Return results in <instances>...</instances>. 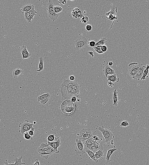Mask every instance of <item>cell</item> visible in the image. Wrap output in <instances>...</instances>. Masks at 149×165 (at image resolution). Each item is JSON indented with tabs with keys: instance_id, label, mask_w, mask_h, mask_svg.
<instances>
[{
	"instance_id": "cell-35",
	"label": "cell",
	"mask_w": 149,
	"mask_h": 165,
	"mask_svg": "<svg viewBox=\"0 0 149 165\" xmlns=\"http://www.w3.org/2000/svg\"><path fill=\"white\" fill-rule=\"evenodd\" d=\"M129 125V122L128 121H122L121 123L120 126H122L123 127H128Z\"/></svg>"
},
{
	"instance_id": "cell-9",
	"label": "cell",
	"mask_w": 149,
	"mask_h": 165,
	"mask_svg": "<svg viewBox=\"0 0 149 165\" xmlns=\"http://www.w3.org/2000/svg\"><path fill=\"white\" fill-rule=\"evenodd\" d=\"M75 141L76 143L74 144L76 147V153L77 154H84L85 151L84 143L81 139L78 138L76 139Z\"/></svg>"
},
{
	"instance_id": "cell-33",
	"label": "cell",
	"mask_w": 149,
	"mask_h": 165,
	"mask_svg": "<svg viewBox=\"0 0 149 165\" xmlns=\"http://www.w3.org/2000/svg\"><path fill=\"white\" fill-rule=\"evenodd\" d=\"M25 18L27 21L28 23H31V21L30 19V16L29 12H25Z\"/></svg>"
},
{
	"instance_id": "cell-29",
	"label": "cell",
	"mask_w": 149,
	"mask_h": 165,
	"mask_svg": "<svg viewBox=\"0 0 149 165\" xmlns=\"http://www.w3.org/2000/svg\"><path fill=\"white\" fill-rule=\"evenodd\" d=\"M30 16V19L31 21L33 19L34 17L36 15V14L37 12L35 9L34 6H33L32 8L29 12Z\"/></svg>"
},
{
	"instance_id": "cell-36",
	"label": "cell",
	"mask_w": 149,
	"mask_h": 165,
	"mask_svg": "<svg viewBox=\"0 0 149 165\" xmlns=\"http://www.w3.org/2000/svg\"><path fill=\"white\" fill-rule=\"evenodd\" d=\"M96 43L94 41H91L88 42V46L89 47H93L95 46Z\"/></svg>"
},
{
	"instance_id": "cell-18",
	"label": "cell",
	"mask_w": 149,
	"mask_h": 165,
	"mask_svg": "<svg viewBox=\"0 0 149 165\" xmlns=\"http://www.w3.org/2000/svg\"><path fill=\"white\" fill-rule=\"evenodd\" d=\"M23 157L21 156L19 158H16L15 159V162H10L9 163H8L7 160L6 162H5V165H23L25 164V163H23L22 162Z\"/></svg>"
},
{
	"instance_id": "cell-10",
	"label": "cell",
	"mask_w": 149,
	"mask_h": 165,
	"mask_svg": "<svg viewBox=\"0 0 149 165\" xmlns=\"http://www.w3.org/2000/svg\"><path fill=\"white\" fill-rule=\"evenodd\" d=\"M18 50L22 55L23 60L29 59L31 56V53L28 52L27 47L25 45H23L21 47H19Z\"/></svg>"
},
{
	"instance_id": "cell-49",
	"label": "cell",
	"mask_w": 149,
	"mask_h": 165,
	"mask_svg": "<svg viewBox=\"0 0 149 165\" xmlns=\"http://www.w3.org/2000/svg\"><path fill=\"white\" fill-rule=\"evenodd\" d=\"M36 122H34V123H34V124H36Z\"/></svg>"
},
{
	"instance_id": "cell-2",
	"label": "cell",
	"mask_w": 149,
	"mask_h": 165,
	"mask_svg": "<svg viewBox=\"0 0 149 165\" xmlns=\"http://www.w3.org/2000/svg\"><path fill=\"white\" fill-rule=\"evenodd\" d=\"M72 87L67 86L63 82L62 84L61 88V92L62 94V100L71 99L73 97L72 90Z\"/></svg>"
},
{
	"instance_id": "cell-26",
	"label": "cell",
	"mask_w": 149,
	"mask_h": 165,
	"mask_svg": "<svg viewBox=\"0 0 149 165\" xmlns=\"http://www.w3.org/2000/svg\"><path fill=\"white\" fill-rule=\"evenodd\" d=\"M117 12V8L116 6H113L111 7V10L109 12H107L105 14L106 15L109 16L111 15H116V13Z\"/></svg>"
},
{
	"instance_id": "cell-31",
	"label": "cell",
	"mask_w": 149,
	"mask_h": 165,
	"mask_svg": "<svg viewBox=\"0 0 149 165\" xmlns=\"http://www.w3.org/2000/svg\"><path fill=\"white\" fill-rule=\"evenodd\" d=\"M54 10L55 12L57 14L61 13V12L62 11L63 9L61 6H54Z\"/></svg>"
},
{
	"instance_id": "cell-42",
	"label": "cell",
	"mask_w": 149,
	"mask_h": 165,
	"mask_svg": "<svg viewBox=\"0 0 149 165\" xmlns=\"http://www.w3.org/2000/svg\"><path fill=\"white\" fill-rule=\"evenodd\" d=\"M107 85H108V86L110 87L111 88L113 87L114 86V84L111 81L108 82V83H107Z\"/></svg>"
},
{
	"instance_id": "cell-25",
	"label": "cell",
	"mask_w": 149,
	"mask_h": 165,
	"mask_svg": "<svg viewBox=\"0 0 149 165\" xmlns=\"http://www.w3.org/2000/svg\"><path fill=\"white\" fill-rule=\"evenodd\" d=\"M39 63L38 65V68L39 69L37 70V72H40L43 71L44 69V60L42 57H39Z\"/></svg>"
},
{
	"instance_id": "cell-41",
	"label": "cell",
	"mask_w": 149,
	"mask_h": 165,
	"mask_svg": "<svg viewBox=\"0 0 149 165\" xmlns=\"http://www.w3.org/2000/svg\"><path fill=\"white\" fill-rule=\"evenodd\" d=\"M32 165H40V162H39L38 159H35L34 163L32 164Z\"/></svg>"
},
{
	"instance_id": "cell-24",
	"label": "cell",
	"mask_w": 149,
	"mask_h": 165,
	"mask_svg": "<svg viewBox=\"0 0 149 165\" xmlns=\"http://www.w3.org/2000/svg\"><path fill=\"white\" fill-rule=\"evenodd\" d=\"M23 71L20 69L16 68L13 70L12 72V74L14 78L17 79L22 74Z\"/></svg>"
},
{
	"instance_id": "cell-23",
	"label": "cell",
	"mask_w": 149,
	"mask_h": 165,
	"mask_svg": "<svg viewBox=\"0 0 149 165\" xmlns=\"http://www.w3.org/2000/svg\"><path fill=\"white\" fill-rule=\"evenodd\" d=\"M107 81H111L112 82L114 83L115 82H119L120 81V79L119 78H117L116 76V74L111 75H108L107 77Z\"/></svg>"
},
{
	"instance_id": "cell-17",
	"label": "cell",
	"mask_w": 149,
	"mask_h": 165,
	"mask_svg": "<svg viewBox=\"0 0 149 165\" xmlns=\"http://www.w3.org/2000/svg\"><path fill=\"white\" fill-rule=\"evenodd\" d=\"M117 149L115 146H110L107 147V152L106 156V160L108 162H110V158L111 155L115 151H117Z\"/></svg>"
},
{
	"instance_id": "cell-14",
	"label": "cell",
	"mask_w": 149,
	"mask_h": 165,
	"mask_svg": "<svg viewBox=\"0 0 149 165\" xmlns=\"http://www.w3.org/2000/svg\"><path fill=\"white\" fill-rule=\"evenodd\" d=\"M51 96L50 94L49 93L44 94L38 97L37 100L38 102H40V103L42 104L45 105L47 104Z\"/></svg>"
},
{
	"instance_id": "cell-48",
	"label": "cell",
	"mask_w": 149,
	"mask_h": 165,
	"mask_svg": "<svg viewBox=\"0 0 149 165\" xmlns=\"http://www.w3.org/2000/svg\"><path fill=\"white\" fill-rule=\"evenodd\" d=\"M85 19L86 20L87 22H88L89 21V18L87 16H85Z\"/></svg>"
},
{
	"instance_id": "cell-1",
	"label": "cell",
	"mask_w": 149,
	"mask_h": 165,
	"mask_svg": "<svg viewBox=\"0 0 149 165\" xmlns=\"http://www.w3.org/2000/svg\"><path fill=\"white\" fill-rule=\"evenodd\" d=\"M75 105L70 100H66L62 103L61 106L62 112L66 115L72 114L75 110Z\"/></svg>"
},
{
	"instance_id": "cell-39",
	"label": "cell",
	"mask_w": 149,
	"mask_h": 165,
	"mask_svg": "<svg viewBox=\"0 0 149 165\" xmlns=\"http://www.w3.org/2000/svg\"><path fill=\"white\" fill-rule=\"evenodd\" d=\"M101 49L103 52L104 53L107 52L108 48H107V46H106V45H102V46H101Z\"/></svg>"
},
{
	"instance_id": "cell-8",
	"label": "cell",
	"mask_w": 149,
	"mask_h": 165,
	"mask_svg": "<svg viewBox=\"0 0 149 165\" xmlns=\"http://www.w3.org/2000/svg\"><path fill=\"white\" fill-rule=\"evenodd\" d=\"M88 42L87 39L85 37H81L75 41V47L76 49H82L88 46Z\"/></svg>"
},
{
	"instance_id": "cell-3",
	"label": "cell",
	"mask_w": 149,
	"mask_h": 165,
	"mask_svg": "<svg viewBox=\"0 0 149 165\" xmlns=\"http://www.w3.org/2000/svg\"><path fill=\"white\" fill-rule=\"evenodd\" d=\"M54 3L52 0H49L47 3L46 9L47 11L48 17L53 21H55L58 19L61 13H56L54 10Z\"/></svg>"
},
{
	"instance_id": "cell-22",
	"label": "cell",
	"mask_w": 149,
	"mask_h": 165,
	"mask_svg": "<svg viewBox=\"0 0 149 165\" xmlns=\"http://www.w3.org/2000/svg\"><path fill=\"white\" fill-rule=\"evenodd\" d=\"M85 151H86L89 156L91 160L93 161L96 163L98 162V160L96 159L94 153H93L92 151L89 150H85Z\"/></svg>"
},
{
	"instance_id": "cell-7",
	"label": "cell",
	"mask_w": 149,
	"mask_h": 165,
	"mask_svg": "<svg viewBox=\"0 0 149 165\" xmlns=\"http://www.w3.org/2000/svg\"><path fill=\"white\" fill-rule=\"evenodd\" d=\"M141 65V64H138L137 62H133L129 64L128 74L130 77L133 78L135 77Z\"/></svg>"
},
{
	"instance_id": "cell-27",
	"label": "cell",
	"mask_w": 149,
	"mask_h": 165,
	"mask_svg": "<svg viewBox=\"0 0 149 165\" xmlns=\"http://www.w3.org/2000/svg\"><path fill=\"white\" fill-rule=\"evenodd\" d=\"M107 42V39L106 37H103L99 40L97 42L95 46H102V45H104Z\"/></svg>"
},
{
	"instance_id": "cell-34",
	"label": "cell",
	"mask_w": 149,
	"mask_h": 165,
	"mask_svg": "<svg viewBox=\"0 0 149 165\" xmlns=\"http://www.w3.org/2000/svg\"><path fill=\"white\" fill-rule=\"evenodd\" d=\"M24 138L25 139L27 140H29L30 139H31V140H32L33 139V138H32V137H31L29 134L28 132H26L25 133H24Z\"/></svg>"
},
{
	"instance_id": "cell-28",
	"label": "cell",
	"mask_w": 149,
	"mask_h": 165,
	"mask_svg": "<svg viewBox=\"0 0 149 165\" xmlns=\"http://www.w3.org/2000/svg\"><path fill=\"white\" fill-rule=\"evenodd\" d=\"M149 70V65L148 64L146 65V68L145 69L143 73V77L141 79V80H146V77L147 76L148 74Z\"/></svg>"
},
{
	"instance_id": "cell-21",
	"label": "cell",
	"mask_w": 149,
	"mask_h": 165,
	"mask_svg": "<svg viewBox=\"0 0 149 165\" xmlns=\"http://www.w3.org/2000/svg\"><path fill=\"white\" fill-rule=\"evenodd\" d=\"M113 103L112 105L115 106H117L118 104V92L117 90H114L113 92Z\"/></svg>"
},
{
	"instance_id": "cell-32",
	"label": "cell",
	"mask_w": 149,
	"mask_h": 165,
	"mask_svg": "<svg viewBox=\"0 0 149 165\" xmlns=\"http://www.w3.org/2000/svg\"><path fill=\"white\" fill-rule=\"evenodd\" d=\"M57 138L55 137L54 134L50 135L48 136L47 138V140L48 142H53V141L56 140Z\"/></svg>"
},
{
	"instance_id": "cell-46",
	"label": "cell",
	"mask_w": 149,
	"mask_h": 165,
	"mask_svg": "<svg viewBox=\"0 0 149 165\" xmlns=\"http://www.w3.org/2000/svg\"><path fill=\"white\" fill-rule=\"evenodd\" d=\"M80 22L81 23L85 24L87 22V21L85 19L82 20H81L80 21Z\"/></svg>"
},
{
	"instance_id": "cell-43",
	"label": "cell",
	"mask_w": 149,
	"mask_h": 165,
	"mask_svg": "<svg viewBox=\"0 0 149 165\" xmlns=\"http://www.w3.org/2000/svg\"><path fill=\"white\" fill-rule=\"evenodd\" d=\"M71 100L72 102H75L76 101L77 98L76 97H73L71 99Z\"/></svg>"
},
{
	"instance_id": "cell-30",
	"label": "cell",
	"mask_w": 149,
	"mask_h": 165,
	"mask_svg": "<svg viewBox=\"0 0 149 165\" xmlns=\"http://www.w3.org/2000/svg\"><path fill=\"white\" fill-rule=\"evenodd\" d=\"M101 46H95L93 47L94 50L95 52H97L99 54H102L104 53L101 49Z\"/></svg>"
},
{
	"instance_id": "cell-38",
	"label": "cell",
	"mask_w": 149,
	"mask_h": 165,
	"mask_svg": "<svg viewBox=\"0 0 149 165\" xmlns=\"http://www.w3.org/2000/svg\"><path fill=\"white\" fill-rule=\"evenodd\" d=\"M35 130V128H34V127H33L31 128V130L28 131V132L29 134V135H30L31 137H32V136H33V135H34V132Z\"/></svg>"
},
{
	"instance_id": "cell-37",
	"label": "cell",
	"mask_w": 149,
	"mask_h": 165,
	"mask_svg": "<svg viewBox=\"0 0 149 165\" xmlns=\"http://www.w3.org/2000/svg\"><path fill=\"white\" fill-rule=\"evenodd\" d=\"M85 29L86 31H91L92 29V25L90 24H88L86 25Z\"/></svg>"
},
{
	"instance_id": "cell-11",
	"label": "cell",
	"mask_w": 149,
	"mask_h": 165,
	"mask_svg": "<svg viewBox=\"0 0 149 165\" xmlns=\"http://www.w3.org/2000/svg\"><path fill=\"white\" fill-rule=\"evenodd\" d=\"M60 137L57 138L55 142H48V145L55 149L56 152V153H59V151L58 150V148L60 147L62 144Z\"/></svg>"
},
{
	"instance_id": "cell-19",
	"label": "cell",
	"mask_w": 149,
	"mask_h": 165,
	"mask_svg": "<svg viewBox=\"0 0 149 165\" xmlns=\"http://www.w3.org/2000/svg\"><path fill=\"white\" fill-rule=\"evenodd\" d=\"M51 147L48 145V143H42L38 148L37 151L38 153H40L42 152H45Z\"/></svg>"
},
{
	"instance_id": "cell-45",
	"label": "cell",
	"mask_w": 149,
	"mask_h": 165,
	"mask_svg": "<svg viewBox=\"0 0 149 165\" xmlns=\"http://www.w3.org/2000/svg\"><path fill=\"white\" fill-rule=\"evenodd\" d=\"M88 53H89L90 55H91L92 57H94L93 52L92 51H89V52H88Z\"/></svg>"
},
{
	"instance_id": "cell-13",
	"label": "cell",
	"mask_w": 149,
	"mask_h": 165,
	"mask_svg": "<svg viewBox=\"0 0 149 165\" xmlns=\"http://www.w3.org/2000/svg\"><path fill=\"white\" fill-rule=\"evenodd\" d=\"M103 72L106 77L107 78L108 75H112L115 73V71L110 67L108 63H106L103 67Z\"/></svg>"
},
{
	"instance_id": "cell-44",
	"label": "cell",
	"mask_w": 149,
	"mask_h": 165,
	"mask_svg": "<svg viewBox=\"0 0 149 165\" xmlns=\"http://www.w3.org/2000/svg\"><path fill=\"white\" fill-rule=\"evenodd\" d=\"M75 77L74 76H71L69 78V79L71 81H74L75 80Z\"/></svg>"
},
{
	"instance_id": "cell-47",
	"label": "cell",
	"mask_w": 149,
	"mask_h": 165,
	"mask_svg": "<svg viewBox=\"0 0 149 165\" xmlns=\"http://www.w3.org/2000/svg\"><path fill=\"white\" fill-rule=\"evenodd\" d=\"M108 65L109 66H112L113 65V63L112 62H109L108 63Z\"/></svg>"
},
{
	"instance_id": "cell-40",
	"label": "cell",
	"mask_w": 149,
	"mask_h": 165,
	"mask_svg": "<svg viewBox=\"0 0 149 165\" xmlns=\"http://www.w3.org/2000/svg\"><path fill=\"white\" fill-rule=\"evenodd\" d=\"M58 3L61 5V6L66 4L67 3V1L66 0H61L58 1Z\"/></svg>"
},
{
	"instance_id": "cell-6",
	"label": "cell",
	"mask_w": 149,
	"mask_h": 165,
	"mask_svg": "<svg viewBox=\"0 0 149 165\" xmlns=\"http://www.w3.org/2000/svg\"><path fill=\"white\" fill-rule=\"evenodd\" d=\"M98 130L102 133L106 143L112 141L114 138V135L111 130L107 129H105L103 126L99 127Z\"/></svg>"
},
{
	"instance_id": "cell-16",
	"label": "cell",
	"mask_w": 149,
	"mask_h": 165,
	"mask_svg": "<svg viewBox=\"0 0 149 165\" xmlns=\"http://www.w3.org/2000/svg\"><path fill=\"white\" fill-rule=\"evenodd\" d=\"M146 68V67L144 66L143 64H141L138 70L136 75L133 78V79L138 80H141L143 77L144 71L145 69Z\"/></svg>"
},
{
	"instance_id": "cell-20",
	"label": "cell",
	"mask_w": 149,
	"mask_h": 165,
	"mask_svg": "<svg viewBox=\"0 0 149 165\" xmlns=\"http://www.w3.org/2000/svg\"><path fill=\"white\" fill-rule=\"evenodd\" d=\"M34 6L31 4H27L22 7L20 9V12L22 13H24L25 12H29L32 8Z\"/></svg>"
},
{
	"instance_id": "cell-5",
	"label": "cell",
	"mask_w": 149,
	"mask_h": 165,
	"mask_svg": "<svg viewBox=\"0 0 149 165\" xmlns=\"http://www.w3.org/2000/svg\"><path fill=\"white\" fill-rule=\"evenodd\" d=\"M34 124L33 123H30L29 121L28 120H25L24 122H20L19 124V127L20 128L19 132L22 134H24L26 132H28L33 127Z\"/></svg>"
},
{
	"instance_id": "cell-15",
	"label": "cell",
	"mask_w": 149,
	"mask_h": 165,
	"mask_svg": "<svg viewBox=\"0 0 149 165\" xmlns=\"http://www.w3.org/2000/svg\"><path fill=\"white\" fill-rule=\"evenodd\" d=\"M103 147L102 143L100 141L95 142L91 146V150L94 153L99 150H101L103 151Z\"/></svg>"
},
{
	"instance_id": "cell-4",
	"label": "cell",
	"mask_w": 149,
	"mask_h": 165,
	"mask_svg": "<svg viewBox=\"0 0 149 165\" xmlns=\"http://www.w3.org/2000/svg\"><path fill=\"white\" fill-rule=\"evenodd\" d=\"M78 139H81L82 142L88 140L93 137L91 130L90 129H83L77 134Z\"/></svg>"
},
{
	"instance_id": "cell-12",
	"label": "cell",
	"mask_w": 149,
	"mask_h": 165,
	"mask_svg": "<svg viewBox=\"0 0 149 165\" xmlns=\"http://www.w3.org/2000/svg\"><path fill=\"white\" fill-rule=\"evenodd\" d=\"M55 153H56V151H55V149L54 148L51 147V148L48 149V150L45 151V152H42V153H39V155L40 157H42V158L47 159L50 156L53 154Z\"/></svg>"
}]
</instances>
